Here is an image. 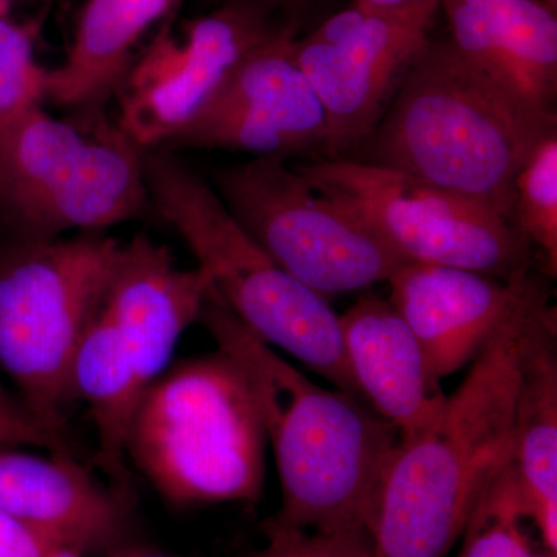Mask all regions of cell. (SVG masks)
Wrapping results in <instances>:
<instances>
[{
	"label": "cell",
	"instance_id": "14",
	"mask_svg": "<svg viewBox=\"0 0 557 557\" xmlns=\"http://www.w3.org/2000/svg\"><path fill=\"white\" fill-rule=\"evenodd\" d=\"M209 278L182 269L166 245L137 234L121 242L102 310L146 383L168 368L180 338L199 321Z\"/></svg>",
	"mask_w": 557,
	"mask_h": 557
},
{
	"label": "cell",
	"instance_id": "4",
	"mask_svg": "<svg viewBox=\"0 0 557 557\" xmlns=\"http://www.w3.org/2000/svg\"><path fill=\"white\" fill-rule=\"evenodd\" d=\"M150 207L186 242L212 289L256 335L287 351L339 391L359 398L338 314L258 242L188 164L170 149L145 152Z\"/></svg>",
	"mask_w": 557,
	"mask_h": 557
},
{
	"label": "cell",
	"instance_id": "21",
	"mask_svg": "<svg viewBox=\"0 0 557 557\" xmlns=\"http://www.w3.org/2000/svg\"><path fill=\"white\" fill-rule=\"evenodd\" d=\"M523 522L530 509L511 463L480 497L458 557H557L537 548Z\"/></svg>",
	"mask_w": 557,
	"mask_h": 557
},
{
	"label": "cell",
	"instance_id": "5",
	"mask_svg": "<svg viewBox=\"0 0 557 557\" xmlns=\"http://www.w3.org/2000/svg\"><path fill=\"white\" fill-rule=\"evenodd\" d=\"M267 438L240 369L219 350L150 381L139 399L126 457L178 507L262 496Z\"/></svg>",
	"mask_w": 557,
	"mask_h": 557
},
{
	"label": "cell",
	"instance_id": "31",
	"mask_svg": "<svg viewBox=\"0 0 557 557\" xmlns=\"http://www.w3.org/2000/svg\"><path fill=\"white\" fill-rule=\"evenodd\" d=\"M20 0H0V16H13V9ZM50 3V0H46Z\"/></svg>",
	"mask_w": 557,
	"mask_h": 557
},
{
	"label": "cell",
	"instance_id": "7",
	"mask_svg": "<svg viewBox=\"0 0 557 557\" xmlns=\"http://www.w3.org/2000/svg\"><path fill=\"white\" fill-rule=\"evenodd\" d=\"M120 248L100 233L0 239V372L32 416L64 440L73 359L104 302Z\"/></svg>",
	"mask_w": 557,
	"mask_h": 557
},
{
	"label": "cell",
	"instance_id": "16",
	"mask_svg": "<svg viewBox=\"0 0 557 557\" xmlns=\"http://www.w3.org/2000/svg\"><path fill=\"white\" fill-rule=\"evenodd\" d=\"M344 354L359 398L406 442L437 418L448 395L412 330L388 299L368 293L339 317Z\"/></svg>",
	"mask_w": 557,
	"mask_h": 557
},
{
	"label": "cell",
	"instance_id": "20",
	"mask_svg": "<svg viewBox=\"0 0 557 557\" xmlns=\"http://www.w3.org/2000/svg\"><path fill=\"white\" fill-rule=\"evenodd\" d=\"M146 383L104 310H98L72 364L73 397L86 403L97 429V463L112 486L129 493L126 443Z\"/></svg>",
	"mask_w": 557,
	"mask_h": 557
},
{
	"label": "cell",
	"instance_id": "2",
	"mask_svg": "<svg viewBox=\"0 0 557 557\" xmlns=\"http://www.w3.org/2000/svg\"><path fill=\"white\" fill-rule=\"evenodd\" d=\"M240 369L281 482L276 520L319 531L369 530L397 429L361 398L307 379L256 335L209 285L199 321Z\"/></svg>",
	"mask_w": 557,
	"mask_h": 557
},
{
	"label": "cell",
	"instance_id": "22",
	"mask_svg": "<svg viewBox=\"0 0 557 557\" xmlns=\"http://www.w3.org/2000/svg\"><path fill=\"white\" fill-rule=\"evenodd\" d=\"M511 222L536 245L548 276L557 271V131L537 143L515 182Z\"/></svg>",
	"mask_w": 557,
	"mask_h": 557
},
{
	"label": "cell",
	"instance_id": "32",
	"mask_svg": "<svg viewBox=\"0 0 557 557\" xmlns=\"http://www.w3.org/2000/svg\"><path fill=\"white\" fill-rule=\"evenodd\" d=\"M544 2L549 3L552 7H556V0H544Z\"/></svg>",
	"mask_w": 557,
	"mask_h": 557
},
{
	"label": "cell",
	"instance_id": "25",
	"mask_svg": "<svg viewBox=\"0 0 557 557\" xmlns=\"http://www.w3.org/2000/svg\"><path fill=\"white\" fill-rule=\"evenodd\" d=\"M17 446H35L49 449L51 454L73 456L67 440L58 437L42 426L17 395L0 383V449H13Z\"/></svg>",
	"mask_w": 557,
	"mask_h": 557
},
{
	"label": "cell",
	"instance_id": "23",
	"mask_svg": "<svg viewBox=\"0 0 557 557\" xmlns=\"http://www.w3.org/2000/svg\"><path fill=\"white\" fill-rule=\"evenodd\" d=\"M44 16H0V137L46 101L47 70L35 46Z\"/></svg>",
	"mask_w": 557,
	"mask_h": 557
},
{
	"label": "cell",
	"instance_id": "24",
	"mask_svg": "<svg viewBox=\"0 0 557 557\" xmlns=\"http://www.w3.org/2000/svg\"><path fill=\"white\" fill-rule=\"evenodd\" d=\"M265 545L247 557H375L368 530L319 533L269 519Z\"/></svg>",
	"mask_w": 557,
	"mask_h": 557
},
{
	"label": "cell",
	"instance_id": "1",
	"mask_svg": "<svg viewBox=\"0 0 557 557\" xmlns=\"http://www.w3.org/2000/svg\"><path fill=\"white\" fill-rule=\"evenodd\" d=\"M553 310L536 278L437 418L398 443L369 523L375 557H448L463 536L480 497L512 463L523 361Z\"/></svg>",
	"mask_w": 557,
	"mask_h": 557
},
{
	"label": "cell",
	"instance_id": "26",
	"mask_svg": "<svg viewBox=\"0 0 557 557\" xmlns=\"http://www.w3.org/2000/svg\"><path fill=\"white\" fill-rule=\"evenodd\" d=\"M62 547H73L57 533L0 511V557H49Z\"/></svg>",
	"mask_w": 557,
	"mask_h": 557
},
{
	"label": "cell",
	"instance_id": "18",
	"mask_svg": "<svg viewBox=\"0 0 557 557\" xmlns=\"http://www.w3.org/2000/svg\"><path fill=\"white\" fill-rule=\"evenodd\" d=\"M185 0H86L67 57L47 70L46 101L76 115L104 113L137 60L143 39Z\"/></svg>",
	"mask_w": 557,
	"mask_h": 557
},
{
	"label": "cell",
	"instance_id": "13",
	"mask_svg": "<svg viewBox=\"0 0 557 557\" xmlns=\"http://www.w3.org/2000/svg\"><path fill=\"white\" fill-rule=\"evenodd\" d=\"M536 277L498 278L478 271L406 262L388 278V302L412 330L438 380L478 357L525 298Z\"/></svg>",
	"mask_w": 557,
	"mask_h": 557
},
{
	"label": "cell",
	"instance_id": "28",
	"mask_svg": "<svg viewBox=\"0 0 557 557\" xmlns=\"http://www.w3.org/2000/svg\"><path fill=\"white\" fill-rule=\"evenodd\" d=\"M108 557H174L164 555V553L156 552L149 548H127L120 547L109 553Z\"/></svg>",
	"mask_w": 557,
	"mask_h": 557
},
{
	"label": "cell",
	"instance_id": "6",
	"mask_svg": "<svg viewBox=\"0 0 557 557\" xmlns=\"http://www.w3.org/2000/svg\"><path fill=\"white\" fill-rule=\"evenodd\" d=\"M149 208L145 152L104 113L62 120L40 106L0 137L2 239L100 233Z\"/></svg>",
	"mask_w": 557,
	"mask_h": 557
},
{
	"label": "cell",
	"instance_id": "17",
	"mask_svg": "<svg viewBox=\"0 0 557 557\" xmlns=\"http://www.w3.org/2000/svg\"><path fill=\"white\" fill-rule=\"evenodd\" d=\"M0 511L46 528L84 553L113 552L129 525V493L104 486L76 458L0 449Z\"/></svg>",
	"mask_w": 557,
	"mask_h": 557
},
{
	"label": "cell",
	"instance_id": "10",
	"mask_svg": "<svg viewBox=\"0 0 557 557\" xmlns=\"http://www.w3.org/2000/svg\"><path fill=\"white\" fill-rule=\"evenodd\" d=\"M269 11L226 0L220 9L160 25L116 90L120 129L141 152L178 134L242 60L281 27Z\"/></svg>",
	"mask_w": 557,
	"mask_h": 557
},
{
	"label": "cell",
	"instance_id": "30",
	"mask_svg": "<svg viewBox=\"0 0 557 557\" xmlns=\"http://www.w3.org/2000/svg\"><path fill=\"white\" fill-rule=\"evenodd\" d=\"M86 553L76 547H62L57 552L51 553L49 557H84Z\"/></svg>",
	"mask_w": 557,
	"mask_h": 557
},
{
	"label": "cell",
	"instance_id": "19",
	"mask_svg": "<svg viewBox=\"0 0 557 557\" xmlns=\"http://www.w3.org/2000/svg\"><path fill=\"white\" fill-rule=\"evenodd\" d=\"M556 310L528 347L515 417L512 469L542 547L557 556Z\"/></svg>",
	"mask_w": 557,
	"mask_h": 557
},
{
	"label": "cell",
	"instance_id": "11",
	"mask_svg": "<svg viewBox=\"0 0 557 557\" xmlns=\"http://www.w3.org/2000/svg\"><path fill=\"white\" fill-rule=\"evenodd\" d=\"M428 33L354 5L293 39L295 60L327 120V160L341 159L373 134L426 47Z\"/></svg>",
	"mask_w": 557,
	"mask_h": 557
},
{
	"label": "cell",
	"instance_id": "8",
	"mask_svg": "<svg viewBox=\"0 0 557 557\" xmlns=\"http://www.w3.org/2000/svg\"><path fill=\"white\" fill-rule=\"evenodd\" d=\"M214 189L282 270L325 298L387 282L406 263L357 212L284 157H256L220 170Z\"/></svg>",
	"mask_w": 557,
	"mask_h": 557
},
{
	"label": "cell",
	"instance_id": "29",
	"mask_svg": "<svg viewBox=\"0 0 557 557\" xmlns=\"http://www.w3.org/2000/svg\"><path fill=\"white\" fill-rule=\"evenodd\" d=\"M240 2L251 3V5L259 7V9L271 11L278 9V7L287 5L293 0H240Z\"/></svg>",
	"mask_w": 557,
	"mask_h": 557
},
{
	"label": "cell",
	"instance_id": "3",
	"mask_svg": "<svg viewBox=\"0 0 557 557\" xmlns=\"http://www.w3.org/2000/svg\"><path fill=\"white\" fill-rule=\"evenodd\" d=\"M556 131V115L516 100L448 38L428 40L359 146V161L406 172L511 222L516 177L537 143Z\"/></svg>",
	"mask_w": 557,
	"mask_h": 557
},
{
	"label": "cell",
	"instance_id": "27",
	"mask_svg": "<svg viewBox=\"0 0 557 557\" xmlns=\"http://www.w3.org/2000/svg\"><path fill=\"white\" fill-rule=\"evenodd\" d=\"M355 7L372 14L429 30L442 0H355Z\"/></svg>",
	"mask_w": 557,
	"mask_h": 557
},
{
	"label": "cell",
	"instance_id": "12",
	"mask_svg": "<svg viewBox=\"0 0 557 557\" xmlns=\"http://www.w3.org/2000/svg\"><path fill=\"white\" fill-rule=\"evenodd\" d=\"M295 27L249 51L164 148L288 157L325 148L327 120L293 53ZM161 148V149H164Z\"/></svg>",
	"mask_w": 557,
	"mask_h": 557
},
{
	"label": "cell",
	"instance_id": "9",
	"mask_svg": "<svg viewBox=\"0 0 557 557\" xmlns=\"http://www.w3.org/2000/svg\"><path fill=\"white\" fill-rule=\"evenodd\" d=\"M296 170L357 212L406 262L505 281L528 274L530 244L507 218L478 201L366 161L332 159Z\"/></svg>",
	"mask_w": 557,
	"mask_h": 557
},
{
	"label": "cell",
	"instance_id": "15",
	"mask_svg": "<svg viewBox=\"0 0 557 557\" xmlns=\"http://www.w3.org/2000/svg\"><path fill=\"white\" fill-rule=\"evenodd\" d=\"M450 46L527 108L556 115V7L544 0H442Z\"/></svg>",
	"mask_w": 557,
	"mask_h": 557
}]
</instances>
